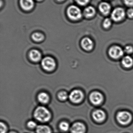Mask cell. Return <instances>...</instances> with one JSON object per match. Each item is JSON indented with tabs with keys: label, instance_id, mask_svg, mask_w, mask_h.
<instances>
[{
	"label": "cell",
	"instance_id": "cell-28",
	"mask_svg": "<svg viewBox=\"0 0 133 133\" xmlns=\"http://www.w3.org/2000/svg\"><path fill=\"white\" fill-rule=\"evenodd\" d=\"M127 15L129 18H133V9L130 8L128 9L127 11Z\"/></svg>",
	"mask_w": 133,
	"mask_h": 133
},
{
	"label": "cell",
	"instance_id": "cell-11",
	"mask_svg": "<svg viewBox=\"0 0 133 133\" xmlns=\"http://www.w3.org/2000/svg\"><path fill=\"white\" fill-rule=\"evenodd\" d=\"M20 6L25 11L31 10L34 6L33 0H20Z\"/></svg>",
	"mask_w": 133,
	"mask_h": 133
},
{
	"label": "cell",
	"instance_id": "cell-7",
	"mask_svg": "<svg viewBox=\"0 0 133 133\" xmlns=\"http://www.w3.org/2000/svg\"><path fill=\"white\" fill-rule=\"evenodd\" d=\"M125 12L123 8H117L113 10L111 15L112 19L115 22H119L123 19Z\"/></svg>",
	"mask_w": 133,
	"mask_h": 133
},
{
	"label": "cell",
	"instance_id": "cell-27",
	"mask_svg": "<svg viewBox=\"0 0 133 133\" xmlns=\"http://www.w3.org/2000/svg\"><path fill=\"white\" fill-rule=\"evenodd\" d=\"M124 3L127 6L130 7L133 6V0H123Z\"/></svg>",
	"mask_w": 133,
	"mask_h": 133
},
{
	"label": "cell",
	"instance_id": "cell-15",
	"mask_svg": "<svg viewBox=\"0 0 133 133\" xmlns=\"http://www.w3.org/2000/svg\"><path fill=\"white\" fill-rule=\"evenodd\" d=\"M122 64L126 68H130L133 65V59L130 56H125L122 60Z\"/></svg>",
	"mask_w": 133,
	"mask_h": 133
},
{
	"label": "cell",
	"instance_id": "cell-4",
	"mask_svg": "<svg viewBox=\"0 0 133 133\" xmlns=\"http://www.w3.org/2000/svg\"><path fill=\"white\" fill-rule=\"evenodd\" d=\"M117 119L119 123L123 125H127L131 122L132 116L127 111H120L117 115Z\"/></svg>",
	"mask_w": 133,
	"mask_h": 133
},
{
	"label": "cell",
	"instance_id": "cell-25",
	"mask_svg": "<svg viewBox=\"0 0 133 133\" xmlns=\"http://www.w3.org/2000/svg\"><path fill=\"white\" fill-rule=\"evenodd\" d=\"M27 126L29 128H30V129H34V128L37 127L36 123L33 121H30L28 122L27 123Z\"/></svg>",
	"mask_w": 133,
	"mask_h": 133
},
{
	"label": "cell",
	"instance_id": "cell-3",
	"mask_svg": "<svg viewBox=\"0 0 133 133\" xmlns=\"http://www.w3.org/2000/svg\"><path fill=\"white\" fill-rule=\"evenodd\" d=\"M41 64L43 69L47 71H52L56 66L55 60L49 57L44 58L41 61Z\"/></svg>",
	"mask_w": 133,
	"mask_h": 133
},
{
	"label": "cell",
	"instance_id": "cell-9",
	"mask_svg": "<svg viewBox=\"0 0 133 133\" xmlns=\"http://www.w3.org/2000/svg\"><path fill=\"white\" fill-rule=\"evenodd\" d=\"M81 44L82 48L87 51L92 50L94 46L93 41L88 37H85L81 41Z\"/></svg>",
	"mask_w": 133,
	"mask_h": 133
},
{
	"label": "cell",
	"instance_id": "cell-13",
	"mask_svg": "<svg viewBox=\"0 0 133 133\" xmlns=\"http://www.w3.org/2000/svg\"><path fill=\"white\" fill-rule=\"evenodd\" d=\"M29 57L31 61L34 62H37L41 59V55L39 51L33 50L30 52Z\"/></svg>",
	"mask_w": 133,
	"mask_h": 133
},
{
	"label": "cell",
	"instance_id": "cell-14",
	"mask_svg": "<svg viewBox=\"0 0 133 133\" xmlns=\"http://www.w3.org/2000/svg\"><path fill=\"white\" fill-rule=\"evenodd\" d=\"M99 9L101 13L104 15H107L111 11V5L107 2H102L99 5Z\"/></svg>",
	"mask_w": 133,
	"mask_h": 133
},
{
	"label": "cell",
	"instance_id": "cell-10",
	"mask_svg": "<svg viewBox=\"0 0 133 133\" xmlns=\"http://www.w3.org/2000/svg\"><path fill=\"white\" fill-rule=\"evenodd\" d=\"M86 130L85 126L81 123H76L71 127L72 133H84Z\"/></svg>",
	"mask_w": 133,
	"mask_h": 133
},
{
	"label": "cell",
	"instance_id": "cell-6",
	"mask_svg": "<svg viewBox=\"0 0 133 133\" xmlns=\"http://www.w3.org/2000/svg\"><path fill=\"white\" fill-rule=\"evenodd\" d=\"M124 51L120 47L114 46L110 48L109 51V56L114 59H118L124 54Z\"/></svg>",
	"mask_w": 133,
	"mask_h": 133
},
{
	"label": "cell",
	"instance_id": "cell-29",
	"mask_svg": "<svg viewBox=\"0 0 133 133\" xmlns=\"http://www.w3.org/2000/svg\"><path fill=\"white\" fill-rule=\"evenodd\" d=\"M58 1H64V0H57Z\"/></svg>",
	"mask_w": 133,
	"mask_h": 133
},
{
	"label": "cell",
	"instance_id": "cell-18",
	"mask_svg": "<svg viewBox=\"0 0 133 133\" xmlns=\"http://www.w3.org/2000/svg\"><path fill=\"white\" fill-rule=\"evenodd\" d=\"M37 133H51L50 129L48 126L40 125L36 127Z\"/></svg>",
	"mask_w": 133,
	"mask_h": 133
},
{
	"label": "cell",
	"instance_id": "cell-23",
	"mask_svg": "<svg viewBox=\"0 0 133 133\" xmlns=\"http://www.w3.org/2000/svg\"><path fill=\"white\" fill-rule=\"evenodd\" d=\"M124 51L125 53L128 54H132L133 52V47L130 45L126 46L125 48Z\"/></svg>",
	"mask_w": 133,
	"mask_h": 133
},
{
	"label": "cell",
	"instance_id": "cell-2",
	"mask_svg": "<svg viewBox=\"0 0 133 133\" xmlns=\"http://www.w3.org/2000/svg\"><path fill=\"white\" fill-rule=\"evenodd\" d=\"M67 15L70 19L73 20H77L82 17L81 10L77 6L71 5L67 9Z\"/></svg>",
	"mask_w": 133,
	"mask_h": 133
},
{
	"label": "cell",
	"instance_id": "cell-24",
	"mask_svg": "<svg viewBox=\"0 0 133 133\" xmlns=\"http://www.w3.org/2000/svg\"><path fill=\"white\" fill-rule=\"evenodd\" d=\"M1 128V133H5L7 131V127L4 123L1 122L0 124Z\"/></svg>",
	"mask_w": 133,
	"mask_h": 133
},
{
	"label": "cell",
	"instance_id": "cell-12",
	"mask_svg": "<svg viewBox=\"0 0 133 133\" xmlns=\"http://www.w3.org/2000/svg\"><path fill=\"white\" fill-rule=\"evenodd\" d=\"M93 116L94 120L98 122H102L106 117L104 112L101 110H97L94 112Z\"/></svg>",
	"mask_w": 133,
	"mask_h": 133
},
{
	"label": "cell",
	"instance_id": "cell-17",
	"mask_svg": "<svg viewBox=\"0 0 133 133\" xmlns=\"http://www.w3.org/2000/svg\"><path fill=\"white\" fill-rule=\"evenodd\" d=\"M96 13L95 9L92 6H88L85 9L84 11V14L86 18L93 17Z\"/></svg>",
	"mask_w": 133,
	"mask_h": 133
},
{
	"label": "cell",
	"instance_id": "cell-5",
	"mask_svg": "<svg viewBox=\"0 0 133 133\" xmlns=\"http://www.w3.org/2000/svg\"><path fill=\"white\" fill-rule=\"evenodd\" d=\"M84 97L83 93L79 90H73L69 95V97L71 102L76 104L81 102L83 101Z\"/></svg>",
	"mask_w": 133,
	"mask_h": 133
},
{
	"label": "cell",
	"instance_id": "cell-30",
	"mask_svg": "<svg viewBox=\"0 0 133 133\" xmlns=\"http://www.w3.org/2000/svg\"><path fill=\"white\" fill-rule=\"evenodd\" d=\"M9 133H16V132H10Z\"/></svg>",
	"mask_w": 133,
	"mask_h": 133
},
{
	"label": "cell",
	"instance_id": "cell-1",
	"mask_svg": "<svg viewBox=\"0 0 133 133\" xmlns=\"http://www.w3.org/2000/svg\"><path fill=\"white\" fill-rule=\"evenodd\" d=\"M34 116L38 121L45 122L50 120L51 114L47 109L43 106H39L35 110Z\"/></svg>",
	"mask_w": 133,
	"mask_h": 133
},
{
	"label": "cell",
	"instance_id": "cell-20",
	"mask_svg": "<svg viewBox=\"0 0 133 133\" xmlns=\"http://www.w3.org/2000/svg\"><path fill=\"white\" fill-rule=\"evenodd\" d=\"M60 129L64 132H66L69 129V125L66 122H62L59 125Z\"/></svg>",
	"mask_w": 133,
	"mask_h": 133
},
{
	"label": "cell",
	"instance_id": "cell-22",
	"mask_svg": "<svg viewBox=\"0 0 133 133\" xmlns=\"http://www.w3.org/2000/svg\"><path fill=\"white\" fill-rule=\"evenodd\" d=\"M112 22L111 20L110 19L107 18L105 19L104 20V22H103V26L105 29H108L110 27L111 25Z\"/></svg>",
	"mask_w": 133,
	"mask_h": 133
},
{
	"label": "cell",
	"instance_id": "cell-26",
	"mask_svg": "<svg viewBox=\"0 0 133 133\" xmlns=\"http://www.w3.org/2000/svg\"><path fill=\"white\" fill-rule=\"evenodd\" d=\"M77 2L80 5H85L88 4L90 0H76Z\"/></svg>",
	"mask_w": 133,
	"mask_h": 133
},
{
	"label": "cell",
	"instance_id": "cell-16",
	"mask_svg": "<svg viewBox=\"0 0 133 133\" xmlns=\"http://www.w3.org/2000/svg\"><path fill=\"white\" fill-rule=\"evenodd\" d=\"M37 98L39 102L43 104H47L50 100L49 95L45 92H41L39 94Z\"/></svg>",
	"mask_w": 133,
	"mask_h": 133
},
{
	"label": "cell",
	"instance_id": "cell-8",
	"mask_svg": "<svg viewBox=\"0 0 133 133\" xmlns=\"http://www.w3.org/2000/svg\"><path fill=\"white\" fill-rule=\"evenodd\" d=\"M90 98L92 104L98 105L102 103L104 97L101 93L98 91H94L91 94Z\"/></svg>",
	"mask_w": 133,
	"mask_h": 133
},
{
	"label": "cell",
	"instance_id": "cell-21",
	"mask_svg": "<svg viewBox=\"0 0 133 133\" xmlns=\"http://www.w3.org/2000/svg\"><path fill=\"white\" fill-rule=\"evenodd\" d=\"M59 98L62 101H64L66 100L68 98V95L67 92L65 91H61L58 95Z\"/></svg>",
	"mask_w": 133,
	"mask_h": 133
},
{
	"label": "cell",
	"instance_id": "cell-31",
	"mask_svg": "<svg viewBox=\"0 0 133 133\" xmlns=\"http://www.w3.org/2000/svg\"><path fill=\"white\" fill-rule=\"evenodd\" d=\"M36 1H43V0H36Z\"/></svg>",
	"mask_w": 133,
	"mask_h": 133
},
{
	"label": "cell",
	"instance_id": "cell-19",
	"mask_svg": "<svg viewBox=\"0 0 133 133\" xmlns=\"http://www.w3.org/2000/svg\"><path fill=\"white\" fill-rule=\"evenodd\" d=\"M32 38L34 41L40 42L42 41L44 39V36L43 34L39 32H35L33 34Z\"/></svg>",
	"mask_w": 133,
	"mask_h": 133
}]
</instances>
